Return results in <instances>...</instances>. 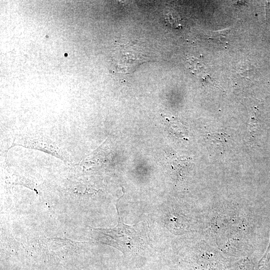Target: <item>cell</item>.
I'll return each mask as SVG.
<instances>
[{
    "mask_svg": "<svg viewBox=\"0 0 270 270\" xmlns=\"http://www.w3.org/2000/svg\"><path fill=\"white\" fill-rule=\"evenodd\" d=\"M106 238L108 242L124 254L138 252L144 244L139 234L132 227L126 225L119 216L118 225L113 228L97 229Z\"/></svg>",
    "mask_w": 270,
    "mask_h": 270,
    "instance_id": "6da1fadb",
    "label": "cell"
},
{
    "mask_svg": "<svg viewBox=\"0 0 270 270\" xmlns=\"http://www.w3.org/2000/svg\"><path fill=\"white\" fill-rule=\"evenodd\" d=\"M112 58L117 72L130 74L148 58L135 44H122L116 47Z\"/></svg>",
    "mask_w": 270,
    "mask_h": 270,
    "instance_id": "7a4b0ae2",
    "label": "cell"
},
{
    "mask_svg": "<svg viewBox=\"0 0 270 270\" xmlns=\"http://www.w3.org/2000/svg\"><path fill=\"white\" fill-rule=\"evenodd\" d=\"M172 14H173L171 12L167 14V16H166L165 18H167V19H166V22H168L172 26H180L179 22H178V16L176 15L173 16Z\"/></svg>",
    "mask_w": 270,
    "mask_h": 270,
    "instance_id": "3957f363",
    "label": "cell"
},
{
    "mask_svg": "<svg viewBox=\"0 0 270 270\" xmlns=\"http://www.w3.org/2000/svg\"><path fill=\"white\" fill-rule=\"evenodd\" d=\"M265 10L266 20L268 22H270V1H266Z\"/></svg>",
    "mask_w": 270,
    "mask_h": 270,
    "instance_id": "277c9868",
    "label": "cell"
}]
</instances>
